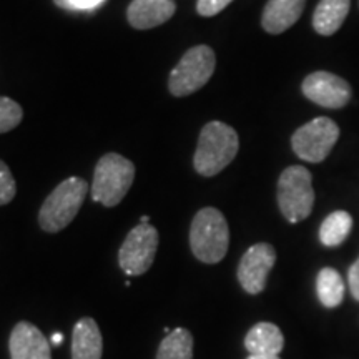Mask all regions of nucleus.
I'll return each instance as SVG.
<instances>
[{"instance_id": "obj_7", "label": "nucleus", "mask_w": 359, "mask_h": 359, "mask_svg": "<svg viewBox=\"0 0 359 359\" xmlns=\"http://www.w3.org/2000/svg\"><path fill=\"white\" fill-rule=\"evenodd\" d=\"M339 138V127L327 116H318L291 137V147L299 158L309 163H321L331 154Z\"/></svg>"}, {"instance_id": "obj_18", "label": "nucleus", "mask_w": 359, "mask_h": 359, "mask_svg": "<svg viewBox=\"0 0 359 359\" xmlns=\"http://www.w3.org/2000/svg\"><path fill=\"white\" fill-rule=\"evenodd\" d=\"M351 228H353V218L348 212L338 210V212L327 215L320 228L321 243L325 246H330V248L339 246L341 243L346 241L349 233H351Z\"/></svg>"}, {"instance_id": "obj_1", "label": "nucleus", "mask_w": 359, "mask_h": 359, "mask_svg": "<svg viewBox=\"0 0 359 359\" xmlns=\"http://www.w3.org/2000/svg\"><path fill=\"white\" fill-rule=\"evenodd\" d=\"M240 140L235 128L223 122H210L201 128L193 167L203 177H215L235 160Z\"/></svg>"}, {"instance_id": "obj_21", "label": "nucleus", "mask_w": 359, "mask_h": 359, "mask_svg": "<svg viewBox=\"0 0 359 359\" xmlns=\"http://www.w3.org/2000/svg\"><path fill=\"white\" fill-rule=\"evenodd\" d=\"M17 193V185L15 180L12 177L11 168L0 160V206L11 203V201L15 198Z\"/></svg>"}, {"instance_id": "obj_8", "label": "nucleus", "mask_w": 359, "mask_h": 359, "mask_svg": "<svg viewBox=\"0 0 359 359\" xmlns=\"http://www.w3.org/2000/svg\"><path fill=\"white\" fill-rule=\"evenodd\" d=\"M158 248V231L150 223H140L128 233L118 251V264L125 275L140 276L151 268Z\"/></svg>"}, {"instance_id": "obj_20", "label": "nucleus", "mask_w": 359, "mask_h": 359, "mask_svg": "<svg viewBox=\"0 0 359 359\" xmlns=\"http://www.w3.org/2000/svg\"><path fill=\"white\" fill-rule=\"evenodd\" d=\"M24 118L22 107L12 98L0 97V133H7L13 130Z\"/></svg>"}, {"instance_id": "obj_2", "label": "nucleus", "mask_w": 359, "mask_h": 359, "mask_svg": "<svg viewBox=\"0 0 359 359\" xmlns=\"http://www.w3.org/2000/svg\"><path fill=\"white\" fill-rule=\"evenodd\" d=\"M230 246V228L226 218L213 206L201 208L190 226V248L201 263L217 264L226 257Z\"/></svg>"}, {"instance_id": "obj_12", "label": "nucleus", "mask_w": 359, "mask_h": 359, "mask_svg": "<svg viewBox=\"0 0 359 359\" xmlns=\"http://www.w3.org/2000/svg\"><path fill=\"white\" fill-rule=\"evenodd\" d=\"M177 6L173 0H132L127 8V19L133 29L148 30L168 22Z\"/></svg>"}, {"instance_id": "obj_10", "label": "nucleus", "mask_w": 359, "mask_h": 359, "mask_svg": "<svg viewBox=\"0 0 359 359\" xmlns=\"http://www.w3.org/2000/svg\"><path fill=\"white\" fill-rule=\"evenodd\" d=\"M276 263V251L269 243L253 245L241 258L238 281L248 294H259L266 286L269 271Z\"/></svg>"}, {"instance_id": "obj_6", "label": "nucleus", "mask_w": 359, "mask_h": 359, "mask_svg": "<svg viewBox=\"0 0 359 359\" xmlns=\"http://www.w3.org/2000/svg\"><path fill=\"white\" fill-rule=\"evenodd\" d=\"M217 55L208 45H196L188 50L172 70L168 88L175 97H187L203 88L212 79Z\"/></svg>"}, {"instance_id": "obj_5", "label": "nucleus", "mask_w": 359, "mask_h": 359, "mask_svg": "<svg viewBox=\"0 0 359 359\" xmlns=\"http://www.w3.org/2000/svg\"><path fill=\"white\" fill-rule=\"evenodd\" d=\"M278 206L290 223L303 222L313 212V177L308 168L293 165L278 180Z\"/></svg>"}, {"instance_id": "obj_27", "label": "nucleus", "mask_w": 359, "mask_h": 359, "mask_svg": "<svg viewBox=\"0 0 359 359\" xmlns=\"http://www.w3.org/2000/svg\"><path fill=\"white\" fill-rule=\"evenodd\" d=\"M140 223H150V217H142Z\"/></svg>"}, {"instance_id": "obj_25", "label": "nucleus", "mask_w": 359, "mask_h": 359, "mask_svg": "<svg viewBox=\"0 0 359 359\" xmlns=\"http://www.w3.org/2000/svg\"><path fill=\"white\" fill-rule=\"evenodd\" d=\"M62 343H64V334H60V333L52 334V338H50V344H53V346H60Z\"/></svg>"}, {"instance_id": "obj_16", "label": "nucleus", "mask_w": 359, "mask_h": 359, "mask_svg": "<svg viewBox=\"0 0 359 359\" xmlns=\"http://www.w3.org/2000/svg\"><path fill=\"white\" fill-rule=\"evenodd\" d=\"M351 0H321L314 8L313 29L323 37L338 32L346 20Z\"/></svg>"}, {"instance_id": "obj_13", "label": "nucleus", "mask_w": 359, "mask_h": 359, "mask_svg": "<svg viewBox=\"0 0 359 359\" xmlns=\"http://www.w3.org/2000/svg\"><path fill=\"white\" fill-rule=\"evenodd\" d=\"M306 0H268L262 15V25L268 34L280 35L299 20Z\"/></svg>"}, {"instance_id": "obj_17", "label": "nucleus", "mask_w": 359, "mask_h": 359, "mask_svg": "<svg viewBox=\"0 0 359 359\" xmlns=\"http://www.w3.org/2000/svg\"><path fill=\"white\" fill-rule=\"evenodd\" d=\"M316 291L323 306H339L344 299L343 278L334 268H323L316 278Z\"/></svg>"}, {"instance_id": "obj_11", "label": "nucleus", "mask_w": 359, "mask_h": 359, "mask_svg": "<svg viewBox=\"0 0 359 359\" xmlns=\"http://www.w3.org/2000/svg\"><path fill=\"white\" fill-rule=\"evenodd\" d=\"M12 359H52L50 343L42 331L29 321L17 323L8 339Z\"/></svg>"}, {"instance_id": "obj_23", "label": "nucleus", "mask_w": 359, "mask_h": 359, "mask_svg": "<svg viewBox=\"0 0 359 359\" xmlns=\"http://www.w3.org/2000/svg\"><path fill=\"white\" fill-rule=\"evenodd\" d=\"M233 0H198L196 2V12L203 17H213L224 11Z\"/></svg>"}, {"instance_id": "obj_22", "label": "nucleus", "mask_w": 359, "mask_h": 359, "mask_svg": "<svg viewBox=\"0 0 359 359\" xmlns=\"http://www.w3.org/2000/svg\"><path fill=\"white\" fill-rule=\"evenodd\" d=\"M105 2L107 0H53L57 7L72 12H93Z\"/></svg>"}, {"instance_id": "obj_4", "label": "nucleus", "mask_w": 359, "mask_h": 359, "mask_svg": "<svg viewBox=\"0 0 359 359\" xmlns=\"http://www.w3.org/2000/svg\"><path fill=\"white\" fill-rule=\"evenodd\" d=\"M135 178V165L118 154H107L98 160L92 183V198L107 208L125 198Z\"/></svg>"}, {"instance_id": "obj_24", "label": "nucleus", "mask_w": 359, "mask_h": 359, "mask_svg": "<svg viewBox=\"0 0 359 359\" xmlns=\"http://www.w3.org/2000/svg\"><path fill=\"white\" fill-rule=\"evenodd\" d=\"M348 281H349V290H351V294L354 299L359 302V258L354 262V264L349 268L348 273Z\"/></svg>"}, {"instance_id": "obj_26", "label": "nucleus", "mask_w": 359, "mask_h": 359, "mask_svg": "<svg viewBox=\"0 0 359 359\" xmlns=\"http://www.w3.org/2000/svg\"><path fill=\"white\" fill-rule=\"evenodd\" d=\"M246 359H280L278 356H255V354H250V358Z\"/></svg>"}, {"instance_id": "obj_19", "label": "nucleus", "mask_w": 359, "mask_h": 359, "mask_svg": "<svg viewBox=\"0 0 359 359\" xmlns=\"http://www.w3.org/2000/svg\"><path fill=\"white\" fill-rule=\"evenodd\" d=\"M156 359H193V336L185 327H177L165 336Z\"/></svg>"}, {"instance_id": "obj_9", "label": "nucleus", "mask_w": 359, "mask_h": 359, "mask_svg": "<svg viewBox=\"0 0 359 359\" xmlns=\"http://www.w3.org/2000/svg\"><path fill=\"white\" fill-rule=\"evenodd\" d=\"M303 95L316 105L325 109L338 110L346 107L353 97L351 85L339 75L331 72H313L302 85Z\"/></svg>"}, {"instance_id": "obj_3", "label": "nucleus", "mask_w": 359, "mask_h": 359, "mask_svg": "<svg viewBox=\"0 0 359 359\" xmlns=\"http://www.w3.org/2000/svg\"><path fill=\"white\" fill-rule=\"evenodd\" d=\"M88 185L83 178H67L43 201L39 212V224L43 231L58 233L74 222L82 208Z\"/></svg>"}, {"instance_id": "obj_15", "label": "nucleus", "mask_w": 359, "mask_h": 359, "mask_svg": "<svg viewBox=\"0 0 359 359\" xmlns=\"http://www.w3.org/2000/svg\"><path fill=\"white\" fill-rule=\"evenodd\" d=\"M285 346V336L273 323H258L248 331L245 338V348L255 356H280Z\"/></svg>"}, {"instance_id": "obj_14", "label": "nucleus", "mask_w": 359, "mask_h": 359, "mask_svg": "<svg viewBox=\"0 0 359 359\" xmlns=\"http://www.w3.org/2000/svg\"><path fill=\"white\" fill-rule=\"evenodd\" d=\"M103 338L93 318H80L72 331V359H102Z\"/></svg>"}]
</instances>
